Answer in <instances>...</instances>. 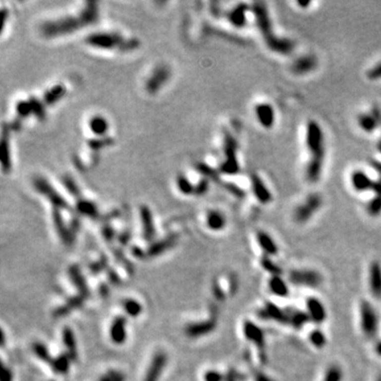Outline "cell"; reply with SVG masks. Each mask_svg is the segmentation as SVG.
I'll use <instances>...</instances> for the list:
<instances>
[{
  "label": "cell",
  "mask_w": 381,
  "mask_h": 381,
  "mask_svg": "<svg viewBox=\"0 0 381 381\" xmlns=\"http://www.w3.org/2000/svg\"><path fill=\"white\" fill-rule=\"evenodd\" d=\"M307 321H310V320L306 313L297 312V313H293L290 317H288V323H291L293 325V327L295 328H301L303 325H305L307 323Z\"/></svg>",
  "instance_id": "484cf974"
},
{
  "label": "cell",
  "mask_w": 381,
  "mask_h": 381,
  "mask_svg": "<svg viewBox=\"0 0 381 381\" xmlns=\"http://www.w3.org/2000/svg\"><path fill=\"white\" fill-rule=\"evenodd\" d=\"M64 341H65V344L67 345V348H69L70 352H74V339H73V335L72 332L70 329H65V332H64Z\"/></svg>",
  "instance_id": "d6a6232c"
},
{
  "label": "cell",
  "mask_w": 381,
  "mask_h": 381,
  "mask_svg": "<svg viewBox=\"0 0 381 381\" xmlns=\"http://www.w3.org/2000/svg\"><path fill=\"white\" fill-rule=\"evenodd\" d=\"M124 310H125L126 314H128L131 317H138L141 313L142 307L139 303L135 300H127L124 302Z\"/></svg>",
  "instance_id": "4316f807"
},
{
  "label": "cell",
  "mask_w": 381,
  "mask_h": 381,
  "mask_svg": "<svg viewBox=\"0 0 381 381\" xmlns=\"http://www.w3.org/2000/svg\"><path fill=\"white\" fill-rule=\"evenodd\" d=\"M316 66V59L312 56L301 57L298 60H295L292 65V71L298 74H304L313 70Z\"/></svg>",
  "instance_id": "d6986e66"
},
{
  "label": "cell",
  "mask_w": 381,
  "mask_h": 381,
  "mask_svg": "<svg viewBox=\"0 0 381 381\" xmlns=\"http://www.w3.org/2000/svg\"><path fill=\"white\" fill-rule=\"evenodd\" d=\"M377 381H381V375L378 377V379H377Z\"/></svg>",
  "instance_id": "b9f144b4"
},
{
  "label": "cell",
  "mask_w": 381,
  "mask_h": 381,
  "mask_svg": "<svg viewBox=\"0 0 381 381\" xmlns=\"http://www.w3.org/2000/svg\"><path fill=\"white\" fill-rule=\"evenodd\" d=\"M262 266L264 269H266L268 272H270L272 275H279V271L281 270L272 263V261L269 260L268 256H265V258L262 260Z\"/></svg>",
  "instance_id": "1f68e13d"
},
{
  "label": "cell",
  "mask_w": 381,
  "mask_h": 381,
  "mask_svg": "<svg viewBox=\"0 0 381 381\" xmlns=\"http://www.w3.org/2000/svg\"><path fill=\"white\" fill-rule=\"evenodd\" d=\"M321 207V197L318 194L310 195L301 206L295 209L293 218L299 223H304L308 221L318 210Z\"/></svg>",
  "instance_id": "52a82bcc"
},
{
  "label": "cell",
  "mask_w": 381,
  "mask_h": 381,
  "mask_svg": "<svg viewBox=\"0 0 381 381\" xmlns=\"http://www.w3.org/2000/svg\"><path fill=\"white\" fill-rule=\"evenodd\" d=\"M35 351H36L37 355L41 357V358H43L44 360L47 359V356H48V353H47V349L45 348L44 345H37L36 348H35Z\"/></svg>",
  "instance_id": "d590c367"
},
{
  "label": "cell",
  "mask_w": 381,
  "mask_h": 381,
  "mask_svg": "<svg viewBox=\"0 0 381 381\" xmlns=\"http://www.w3.org/2000/svg\"><path fill=\"white\" fill-rule=\"evenodd\" d=\"M375 353H376V355L378 357H380V358H381V339L376 342V344H375Z\"/></svg>",
  "instance_id": "f35d334b"
},
{
  "label": "cell",
  "mask_w": 381,
  "mask_h": 381,
  "mask_svg": "<svg viewBox=\"0 0 381 381\" xmlns=\"http://www.w3.org/2000/svg\"><path fill=\"white\" fill-rule=\"evenodd\" d=\"M1 381H12V372L7 369L2 370Z\"/></svg>",
  "instance_id": "8d00e7d4"
},
{
  "label": "cell",
  "mask_w": 381,
  "mask_h": 381,
  "mask_svg": "<svg viewBox=\"0 0 381 381\" xmlns=\"http://www.w3.org/2000/svg\"><path fill=\"white\" fill-rule=\"evenodd\" d=\"M256 239H258L260 248L262 249L263 252L265 253L266 256H273V255L277 254V252H278L277 245L274 242V239L272 238L268 234V233L264 232V231L258 232Z\"/></svg>",
  "instance_id": "5bb4252c"
},
{
  "label": "cell",
  "mask_w": 381,
  "mask_h": 381,
  "mask_svg": "<svg viewBox=\"0 0 381 381\" xmlns=\"http://www.w3.org/2000/svg\"><path fill=\"white\" fill-rule=\"evenodd\" d=\"M53 368L59 373H65L69 369V357H65L64 355L59 357L53 362Z\"/></svg>",
  "instance_id": "f1b7e54d"
},
{
  "label": "cell",
  "mask_w": 381,
  "mask_h": 381,
  "mask_svg": "<svg viewBox=\"0 0 381 381\" xmlns=\"http://www.w3.org/2000/svg\"><path fill=\"white\" fill-rule=\"evenodd\" d=\"M298 3H299L300 5H305V6H306V5H308L310 2H298Z\"/></svg>",
  "instance_id": "60d3db41"
},
{
  "label": "cell",
  "mask_w": 381,
  "mask_h": 381,
  "mask_svg": "<svg viewBox=\"0 0 381 381\" xmlns=\"http://www.w3.org/2000/svg\"><path fill=\"white\" fill-rule=\"evenodd\" d=\"M95 12H96V7H89V10L87 12L83 13V15L79 18H68V19H61L58 21H52L47 23V25L44 27L45 29V33L48 34L49 36H54V35H58L57 33L61 32H69V31L74 30V29H79L82 27V25H85L87 21H92L95 19Z\"/></svg>",
  "instance_id": "3957f363"
},
{
  "label": "cell",
  "mask_w": 381,
  "mask_h": 381,
  "mask_svg": "<svg viewBox=\"0 0 381 381\" xmlns=\"http://www.w3.org/2000/svg\"><path fill=\"white\" fill-rule=\"evenodd\" d=\"M243 331L247 340L252 342L259 348L264 349L265 347V335H264V331L261 327L250 321H246L243 326Z\"/></svg>",
  "instance_id": "8fae6325"
},
{
  "label": "cell",
  "mask_w": 381,
  "mask_h": 381,
  "mask_svg": "<svg viewBox=\"0 0 381 381\" xmlns=\"http://www.w3.org/2000/svg\"><path fill=\"white\" fill-rule=\"evenodd\" d=\"M358 123H359V126L361 127V129H363L364 131H367V133H372V131H374L377 127L376 119L374 118V116H372L370 114L359 115Z\"/></svg>",
  "instance_id": "603a6c76"
},
{
  "label": "cell",
  "mask_w": 381,
  "mask_h": 381,
  "mask_svg": "<svg viewBox=\"0 0 381 381\" xmlns=\"http://www.w3.org/2000/svg\"><path fill=\"white\" fill-rule=\"evenodd\" d=\"M268 288L272 294L279 298H286L289 294V286L279 275H272L268 281Z\"/></svg>",
  "instance_id": "4fadbf2b"
},
{
  "label": "cell",
  "mask_w": 381,
  "mask_h": 381,
  "mask_svg": "<svg viewBox=\"0 0 381 381\" xmlns=\"http://www.w3.org/2000/svg\"><path fill=\"white\" fill-rule=\"evenodd\" d=\"M111 340L116 344H121L125 341L126 331H125V320L123 318H116L113 321V324L110 329Z\"/></svg>",
  "instance_id": "ac0fdd59"
},
{
  "label": "cell",
  "mask_w": 381,
  "mask_h": 381,
  "mask_svg": "<svg viewBox=\"0 0 381 381\" xmlns=\"http://www.w3.org/2000/svg\"><path fill=\"white\" fill-rule=\"evenodd\" d=\"M360 328L367 338H375L379 330V316L375 307L367 300H363L359 306Z\"/></svg>",
  "instance_id": "277c9868"
},
{
  "label": "cell",
  "mask_w": 381,
  "mask_h": 381,
  "mask_svg": "<svg viewBox=\"0 0 381 381\" xmlns=\"http://www.w3.org/2000/svg\"><path fill=\"white\" fill-rule=\"evenodd\" d=\"M256 381H272V380H270L265 375H259V377H258V379H256Z\"/></svg>",
  "instance_id": "ab89813d"
},
{
  "label": "cell",
  "mask_w": 381,
  "mask_h": 381,
  "mask_svg": "<svg viewBox=\"0 0 381 381\" xmlns=\"http://www.w3.org/2000/svg\"><path fill=\"white\" fill-rule=\"evenodd\" d=\"M289 282L293 285L316 288L322 283V275L312 269H293L289 273Z\"/></svg>",
  "instance_id": "8992f818"
},
{
  "label": "cell",
  "mask_w": 381,
  "mask_h": 381,
  "mask_svg": "<svg viewBox=\"0 0 381 381\" xmlns=\"http://www.w3.org/2000/svg\"><path fill=\"white\" fill-rule=\"evenodd\" d=\"M103 381H123V379L121 378L120 375L118 374H114V375H108L106 376Z\"/></svg>",
  "instance_id": "74e56055"
},
{
  "label": "cell",
  "mask_w": 381,
  "mask_h": 381,
  "mask_svg": "<svg viewBox=\"0 0 381 381\" xmlns=\"http://www.w3.org/2000/svg\"><path fill=\"white\" fill-rule=\"evenodd\" d=\"M368 284L373 297L381 300V264L377 261H373L370 264Z\"/></svg>",
  "instance_id": "9c48e42d"
},
{
  "label": "cell",
  "mask_w": 381,
  "mask_h": 381,
  "mask_svg": "<svg viewBox=\"0 0 381 381\" xmlns=\"http://www.w3.org/2000/svg\"><path fill=\"white\" fill-rule=\"evenodd\" d=\"M165 361H166V357L164 354L162 353L157 354L152 362V365L149 370V373H147L145 381H157L160 375V372L162 371L163 368H164Z\"/></svg>",
  "instance_id": "2e32d148"
},
{
  "label": "cell",
  "mask_w": 381,
  "mask_h": 381,
  "mask_svg": "<svg viewBox=\"0 0 381 381\" xmlns=\"http://www.w3.org/2000/svg\"><path fill=\"white\" fill-rule=\"evenodd\" d=\"M256 16H258V23L259 27L262 30V33L264 35V38L269 46V48L274 50L279 53H290L292 50V43L289 41L285 40H278L275 36L272 35V32H270V25H269V18L266 12L265 6L264 4H256Z\"/></svg>",
  "instance_id": "7a4b0ae2"
},
{
  "label": "cell",
  "mask_w": 381,
  "mask_h": 381,
  "mask_svg": "<svg viewBox=\"0 0 381 381\" xmlns=\"http://www.w3.org/2000/svg\"><path fill=\"white\" fill-rule=\"evenodd\" d=\"M205 380L206 381H222L223 377L220 374L219 372L217 371H209L207 372V374L205 375Z\"/></svg>",
  "instance_id": "e575fe53"
},
{
  "label": "cell",
  "mask_w": 381,
  "mask_h": 381,
  "mask_svg": "<svg viewBox=\"0 0 381 381\" xmlns=\"http://www.w3.org/2000/svg\"><path fill=\"white\" fill-rule=\"evenodd\" d=\"M306 146L310 153V159L306 167V177L310 182L319 180L324 160V137L320 125L310 121L306 130Z\"/></svg>",
  "instance_id": "6da1fadb"
},
{
  "label": "cell",
  "mask_w": 381,
  "mask_h": 381,
  "mask_svg": "<svg viewBox=\"0 0 381 381\" xmlns=\"http://www.w3.org/2000/svg\"><path fill=\"white\" fill-rule=\"evenodd\" d=\"M89 125H90V129L92 130V133H95L96 135L105 134L107 128H108L107 122L103 118V116H95V118H92Z\"/></svg>",
  "instance_id": "cb8c5ba5"
},
{
  "label": "cell",
  "mask_w": 381,
  "mask_h": 381,
  "mask_svg": "<svg viewBox=\"0 0 381 381\" xmlns=\"http://www.w3.org/2000/svg\"><path fill=\"white\" fill-rule=\"evenodd\" d=\"M214 322L213 321H208L205 322L204 324H199V325H193L189 328V332L192 336H199V335H206V333L211 331L214 328Z\"/></svg>",
  "instance_id": "d4e9b609"
},
{
  "label": "cell",
  "mask_w": 381,
  "mask_h": 381,
  "mask_svg": "<svg viewBox=\"0 0 381 381\" xmlns=\"http://www.w3.org/2000/svg\"><path fill=\"white\" fill-rule=\"evenodd\" d=\"M306 314L309 320L318 325L323 324L327 319V310H326L323 302L315 297L307 299Z\"/></svg>",
  "instance_id": "ba28073f"
},
{
  "label": "cell",
  "mask_w": 381,
  "mask_h": 381,
  "mask_svg": "<svg viewBox=\"0 0 381 381\" xmlns=\"http://www.w3.org/2000/svg\"><path fill=\"white\" fill-rule=\"evenodd\" d=\"M207 223L211 230L219 231V230H222L225 225V218L220 212L211 211L208 214Z\"/></svg>",
  "instance_id": "ffe728a7"
},
{
  "label": "cell",
  "mask_w": 381,
  "mask_h": 381,
  "mask_svg": "<svg viewBox=\"0 0 381 381\" xmlns=\"http://www.w3.org/2000/svg\"><path fill=\"white\" fill-rule=\"evenodd\" d=\"M352 184L357 191L374 190L377 194H381V183L372 181L370 178L361 170H356L352 174Z\"/></svg>",
  "instance_id": "30bf717a"
},
{
  "label": "cell",
  "mask_w": 381,
  "mask_h": 381,
  "mask_svg": "<svg viewBox=\"0 0 381 381\" xmlns=\"http://www.w3.org/2000/svg\"><path fill=\"white\" fill-rule=\"evenodd\" d=\"M65 90L63 89V87L61 86H57V87H54L52 90H50V92H48L46 95V101L47 103H53L54 101L59 99L61 96L64 95Z\"/></svg>",
  "instance_id": "4dcf8cb0"
},
{
  "label": "cell",
  "mask_w": 381,
  "mask_h": 381,
  "mask_svg": "<svg viewBox=\"0 0 381 381\" xmlns=\"http://www.w3.org/2000/svg\"><path fill=\"white\" fill-rule=\"evenodd\" d=\"M245 9H246V7L244 5L243 6H238V7H236L235 11L232 12L230 18H231V21L234 23V25H236V26L244 25V22H245V15H244Z\"/></svg>",
  "instance_id": "83f0119b"
},
{
  "label": "cell",
  "mask_w": 381,
  "mask_h": 381,
  "mask_svg": "<svg viewBox=\"0 0 381 381\" xmlns=\"http://www.w3.org/2000/svg\"><path fill=\"white\" fill-rule=\"evenodd\" d=\"M87 42L91 46H95V47H98V48H103V49H112V48H115V47H119L121 49H127L129 48V46H133V47L136 46L135 41L126 42L120 36H116L113 34H107V33L91 35L87 38Z\"/></svg>",
  "instance_id": "5b68a950"
},
{
  "label": "cell",
  "mask_w": 381,
  "mask_h": 381,
  "mask_svg": "<svg viewBox=\"0 0 381 381\" xmlns=\"http://www.w3.org/2000/svg\"><path fill=\"white\" fill-rule=\"evenodd\" d=\"M368 77L370 80L377 81L381 79V61L377 64L375 67H373L368 71Z\"/></svg>",
  "instance_id": "836d02e7"
},
{
  "label": "cell",
  "mask_w": 381,
  "mask_h": 381,
  "mask_svg": "<svg viewBox=\"0 0 381 381\" xmlns=\"http://www.w3.org/2000/svg\"><path fill=\"white\" fill-rule=\"evenodd\" d=\"M308 340L312 345L318 349H322L325 347L326 343H327V338H326L325 333L319 328L313 329L309 332Z\"/></svg>",
  "instance_id": "7402d4cb"
},
{
  "label": "cell",
  "mask_w": 381,
  "mask_h": 381,
  "mask_svg": "<svg viewBox=\"0 0 381 381\" xmlns=\"http://www.w3.org/2000/svg\"><path fill=\"white\" fill-rule=\"evenodd\" d=\"M252 186H253V192L255 194L256 198H258L263 204H268V202L271 201L272 197L270 195L269 191L267 190L265 183L262 181L260 177L256 175L252 176Z\"/></svg>",
  "instance_id": "e0dca14e"
},
{
  "label": "cell",
  "mask_w": 381,
  "mask_h": 381,
  "mask_svg": "<svg viewBox=\"0 0 381 381\" xmlns=\"http://www.w3.org/2000/svg\"><path fill=\"white\" fill-rule=\"evenodd\" d=\"M369 213L372 216H378L381 213V194H377V197L371 201L369 205Z\"/></svg>",
  "instance_id": "f546056e"
},
{
  "label": "cell",
  "mask_w": 381,
  "mask_h": 381,
  "mask_svg": "<svg viewBox=\"0 0 381 381\" xmlns=\"http://www.w3.org/2000/svg\"><path fill=\"white\" fill-rule=\"evenodd\" d=\"M255 113L258 116V120L261 123V125L265 128H271L274 124V110L273 107L269 104L263 103L256 106Z\"/></svg>",
  "instance_id": "7c38bea8"
},
{
  "label": "cell",
  "mask_w": 381,
  "mask_h": 381,
  "mask_svg": "<svg viewBox=\"0 0 381 381\" xmlns=\"http://www.w3.org/2000/svg\"><path fill=\"white\" fill-rule=\"evenodd\" d=\"M261 317L269 319V320H274L278 323L288 322V316H287L282 309L276 307L274 304H266L265 307H263L261 310Z\"/></svg>",
  "instance_id": "9a60e30c"
},
{
  "label": "cell",
  "mask_w": 381,
  "mask_h": 381,
  "mask_svg": "<svg viewBox=\"0 0 381 381\" xmlns=\"http://www.w3.org/2000/svg\"><path fill=\"white\" fill-rule=\"evenodd\" d=\"M343 370L338 364H331L326 369L322 381H343Z\"/></svg>",
  "instance_id": "44dd1931"
}]
</instances>
